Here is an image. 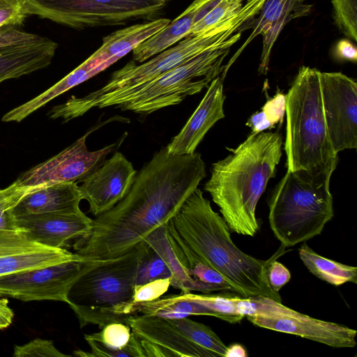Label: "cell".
<instances>
[{
	"label": "cell",
	"mask_w": 357,
	"mask_h": 357,
	"mask_svg": "<svg viewBox=\"0 0 357 357\" xmlns=\"http://www.w3.org/2000/svg\"><path fill=\"white\" fill-rule=\"evenodd\" d=\"M206 174L200 153L173 155L161 149L137 173L125 197L92 219L89 232L73 243L75 253L100 261L130 252L167 225Z\"/></svg>",
	"instance_id": "obj_1"
},
{
	"label": "cell",
	"mask_w": 357,
	"mask_h": 357,
	"mask_svg": "<svg viewBox=\"0 0 357 357\" xmlns=\"http://www.w3.org/2000/svg\"><path fill=\"white\" fill-rule=\"evenodd\" d=\"M167 231L178 238L202 261L220 273L242 297L282 298L270 287L269 264L285 252L281 245L268 259L261 260L241 250L231 238L222 216L197 188L167 223Z\"/></svg>",
	"instance_id": "obj_2"
},
{
	"label": "cell",
	"mask_w": 357,
	"mask_h": 357,
	"mask_svg": "<svg viewBox=\"0 0 357 357\" xmlns=\"http://www.w3.org/2000/svg\"><path fill=\"white\" fill-rule=\"evenodd\" d=\"M278 132L250 134L232 153L212 165L204 189L219 207L230 231L254 236L259 229L256 208L282 156Z\"/></svg>",
	"instance_id": "obj_3"
},
{
	"label": "cell",
	"mask_w": 357,
	"mask_h": 357,
	"mask_svg": "<svg viewBox=\"0 0 357 357\" xmlns=\"http://www.w3.org/2000/svg\"><path fill=\"white\" fill-rule=\"evenodd\" d=\"M336 167L287 171L268 201L273 234L286 247L319 235L334 215L330 181Z\"/></svg>",
	"instance_id": "obj_4"
},
{
	"label": "cell",
	"mask_w": 357,
	"mask_h": 357,
	"mask_svg": "<svg viewBox=\"0 0 357 357\" xmlns=\"http://www.w3.org/2000/svg\"><path fill=\"white\" fill-rule=\"evenodd\" d=\"M149 248L144 241L125 255L100 260L73 283L67 303L80 328H102L113 322L126 324L131 315L133 288L142 259Z\"/></svg>",
	"instance_id": "obj_5"
},
{
	"label": "cell",
	"mask_w": 357,
	"mask_h": 357,
	"mask_svg": "<svg viewBox=\"0 0 357 357\" xmlns=\"http://www.w3.org/2000/svg\"><path fill=\"white\" fill-rule=\"evenodd\" d=\"M320 72L301 66L286 94L287 171L317 170L337 164L324 114Z\"/></svg>",
	"instance_id": "obj_6"
},
{
	"label": "cell",
	"mask_w": 357,
	"mask_h": 357,
	"mask_svg": "<svg viewBox=\"0 0 357 357\" xmlns=\"http://www.w3.org/2000/svg\"><path fill=\"white\" fill-rule=\"evenodd\" d=\"M241 37L240 32L234 33L225 45L208 49L143 85L105 93L90 103L86 112L93 107L116 106L122 111L147 115L178 105L208 87L223 72V61Z\"/></svg>",
	"instance_id": "obj_7"
},
{
	"label": "cell",
	"mask_w": 357,
	"mask_h": 357,
	"mask_svg": "<svg viewBox=\"0 0 357 357\" xmlns=\"http://www.w3.org/2000/svg\"><path fill=\"white\" fill-rule=\"evenodd\" d=\"M241 27L236 25L210 35L185 38L176 45L140 65L130 61L114 71L104 86L82 98L70 97L64 103L53 107L51 115L53 119H61L64 122L82 116L86 113L88 105L101 96L143 85L208 49L225 45Z\"/></svg>",
	"instance_id": "obj_8"
},
{
	"label": "cell",
	"mask_w": 357,
	"mask_h": 357,
	"mask_svg": "<svg viewBox=\"0 0 357 357\" xmlns=\"http://www.w3.org/2000/svg\"><path fill=\"white\" fill-rule=\"evenodd\" d=\"M140 340L145 357L226 356L227 346L208 326L188 317L130 315L126 321Z\"/></svg>",
	"instance_id": "obj_9"
},
{
	"label": "cell",
	"mask_w": 357,
	"mask_h": 357,
	"mask_svg": "<svg viewBox=\"0 0 357 357\" xmlns=\"http://www.w3.org/2000/svg\"><path fill=\"white\" fill-rule=\"evenodd\" d=\"M169 0H26L29 15H36L73 29L123 24L152 19Z\"/></svg>",
	"instance_id": "obj_10"
},
{
	"label": "cell",
	"mask_w": 357,
	"mask_h": 357,
	"mask_svg": "<svg viewBox=\"0 0 357 357\" xmlns=\"http://www.w3.org/2000/svg\"><path fill=\"white\" fill-rule=\"evenodd\" d=\"M98 261H71L0 276V296L66 303L73 283Z\"/></svg>",
	"instance_id": "obj_11"
},
{
	"label": "cell",
	"mask_w": 357,
	"mask_h": 357,
	"mask_svg": "<svg viewBox=\"0 0 357 357\" xmlns=\"http://www.w3.org/2000/svg\"><path fill=\"white\" fill-rule=\"evenodd\" d=\"M324 114L330 141L337 154L357 147V83L340 73L320 72Z\"/></svg>",
	"instance_id": "obj_12"
},
{
	"label": "cell",
	"mask_w": 357,
	"mask_h": 357,
	"mask_svg": "<svg viewBox=\"0 0 357 357\" xmlns=\"http://www.w3.org/2000/svg\"><path fill=\"white\" fill-rule=\"evenodd\" d=\"M89 133L56 155L22 173L16 181L31 189L59 183L81 182L103 162L115 146L113 144L89 151L86 145Z\"/></svg>",
	"instance_id": "obj_13"
},
{
	"label": "cell",
	"mask_w": 357,
	"mask_h": 357,
	"mask_svg": "<svg viewBox=\"0 0 357 357\" xmlns=\"http://www.w3.org/2000/svg\"><path fill=\"white\" fill-rule=\"evenodd\" d=\"M137 173L131 162L121 152H114L81 181L82 199L88 202L94 216L102 214L125 197Z\"/></svg>",
	"instance_id": "obj_14"
},
{
	"label": "cell",
	"mask_w": 357,
	"mask_h": 357,
	"mask_svg": "<svg viewBox=\"0 0 357 357\" xmlns=\"http://www.w3.org/2000/svg\"><path fill=\"white\" fill-rule=\"evenodd\" d=\"M71 261L91 260L37 243L20 231L0 229V276Z\"/></svg>",
	"instance_id": "obj_15"
},
{
	"label": "cell",
	"mask_w": 357,
	"mask_h": 357,
	"mask_svg": "<svg viewBox=\"0 0 357 357\" xmlns=\"http://www.w3.org/2000/svg\"><path fill=\"white\" fill-rule=\"evenodd\" d=\"M255 326L324 344L333 348H353L357 331L345 325L321 320L301 313L297 316L249 315Z\"/></svg>",
	"instance_id": "obj_16"
},
{
	"label": "cell",
	"mask_w": 357,
	"mask_h": 357,
	"mask_svg": "<svg viewBox=\"0 0 357 357\" xmlns=\"http://www.w3.org/2000/svg\"><path fill=\"white\" fill-rule=\"evenodd\" d=\"M306 0H266L260 10L259 17L252 22L253 30L244 43L225 66L222 77L229 68L240 56L243 50L259 35L263 38L259 73L266 75L268 70L272 48L284 26L293 19L305 16L312 6Z\"/></svg>",
	"instance_id": "obj_17"
},
{
	"label": "cell",
	"mask_w": 357,
	"mask_h": 357,
	"mask_svg": "<svg viewBox=\"0 0 357 357\" xmlns=\"http://www.w3.org/2000/svg\"><path fill=\"white\" fill-rule=\"evenodd\" d=\"M19 231L46 246L63 248L68 241L87 234L92 219L76 213H40L15 217Z\"/></svg>",
	"instance_id": "obj_18"
},
{
	"label": "cell",
	"mask_w": 357,
	"mask_h": 357,
	"mask_svg": "<svg viewBox=\"0 0 357 357\" xmlns=\"http://www.w3.org/2000/svg\"><path fill=\"white\" fill-rule=\"evenodd\" d=\"M223 79L218 76L210 83L194 113L165 147L168 153L184 155L195 152L206 132L225 117Z\"/></svg>",
	"instance_id": "obj_19"
},
{
	"label": "cell",
	"mask_w": 357,
	"mask_h": 357,
	"mask_svg": "<svg viewBox=\"0 0 357 357\" xmlns=\"http://www.w3.org/2000/svg\"><path fill=\"white\" fill-rule=\"evenodd\" d=\"M82 197L78 183L68 182L35 188L26 194L15 206V217L40 213H76L81 212Z\"/></svg>",
	"instance_id": "obj_20"
},
{
	"label": "cell",
	"mask_w": 357,
	"mask_h": 357,
	"mask_svg": "<svg viewBox=\"0 0 357 357\" xmlns=\"http://www.w3.org/2000/svg\"><path fill=\"white\" fill-rule=\"evenodd\" d=\"M57 47L58 44L47 38L37 43L0 47V83L46 68Z\"/></svg>",
	"instance_id": "obj_21"
},
{
	"label": "cell",
	"mask_w": 357,
	"mask_h": 357,
	"mask_svg": "<svg viewBox=\"0 0 357 357\" xmlns=\"http://www.w3.org/2000/svg\"><path fill=\"white\" fill-rule=\"evenodd\" d=\"M116 61L114 59H110L102 63H98L89 57L82 64L50 89L5 114L2 117V121H22L52 99L91 78Z\"/></svg>",
	"instance_id": "obj_22"
},
{
	"label": "cell",
	"mask_w": 357,
	"mask_h": 357,
	"mask_svg": "<svg viewBox=\"0 0 357 357\" xmlns=\"http://www.w3.org/2000/svg\"><path fill=\"white\" fill-rule=\"evenodd\" d=\"M101 328L98 333L84 335L91 357H145L140 340L128 324L113 322Z\"/></svg>",
	"instance_id": "obj_23"
},
{
	"label": "cell",
	"mask_w": 357,
	"mask_h": 357,
	"mask_svg": "<svg viewBox=\"0 0 357 357\" xmlns=\"http://www.w3.org/2000/svg\"><path fill=\"white\" fill-rule=\"evenodd\" d=\"M169 22L168 18H158L117 30L104 37L101 46L89 57L98 63L110 59L117 61Z\"/></svg>",
	"instance_id": "obj_24"
},
{
	"label": "cell",
	"mask_w": 357,
	"mask_h": 357,
	"mask_svg": "<svg viewBox=\"0 0 357 357\" xmlns=\"http://www.w3.org/2000/svg\"><path fill=\"white\" fill-rule=\"evenodd\" d=\"M167 263L171 271V286L181 292L200 291L210 294L213 291H234L229 285L210 284L190 276L183 269L171 245L167 225L156 229L144 240Z\"/></svg>",
	"instance_id": "obj_25"
},
{
	"label": "cell",
	"mask_w": 357,
	"mask_h": 357,
	"mask_svg": "<svg viewBox=\"0 0 357 357\" xmlns=\"http://www.w3.org/2000/svg\"><path fill=\"white\" fill-rule=\"evenodd\" d=\"M202 0L193 2L162 30L132 50L133 61L143 63L186 38L195 20Z\"/></svg>",
	"instance_id": "obj_26"
},
{
	"label": "cell",
	"mask_w": 357,
	"mask_h": 357,
	"mask_svg": "<svg viewBox=\"0 0 357 357\" xmlns=\"http://www.w3.org/2000/svg\"><path fill=\"white\" fill-rule=\"evenodd\" d=\"M131 315H143L167 319H181L190 315L213 316L211 310L186 299L183 294H169L145 303L135 304Z\"/></svg>",
	"instance_id": "obj_27"
},
{
	"label": "cell",
	"mask_w": 357,
	"mask_h": 357,
	"mask_svg": "<svg viewBox=\"0 0 357 357\" xmlns=\"http://www.w3.org/2000/svg\"><path fill=\"white\" fill-rule=\"evenodd\" d=\"M298 255L308 271L323 281L335 286L346 282L357 283V268L355 266L326 258L305 243L299 248Z\"/></svg>",
	"instance_id": "obj_28"
},
{
	"label": "cell",
	"mask_w": 357,
	"mask_h": 357,
	"mask_svg": "<svg viewBox=\"0 0 357 357\" xmlns=\"http://www.w3.org/2000/svg\"><path fill=\"white\" fill-rule=\"evenodd\" d=\"M167 232L169 241L177 259L190 276L210 284L231 286L220 273L202 261L178 238Z\"/></svg>",
	"instance_id": "obj_29"
},
{
	"label": "cell",
	"mask_w": 357,
	"mask_h": 357,
	"mask_svg": "<svg viewBox=\"0 0 357 357\" xmlns=\"http://www.w3.org/2000/svg\"><path fill=\"white\" fill-rule=\"evenodd\" d=\"M182 293L186 299L197 303L211 310L213 317L230 324L240 322L244 318L237 311L235 295Z\"/></svg>",
	"instance_id": "obj_30"
},
{
	"label": "cell",
	"mask_w": 357,
	"mask_h": 357,
	"mask_svg": "<svg viewBox=\"0 0 357 357\" xmlns=\"http://www.w3.org/2000/svg\"><path fill=\"white\" fill-rule=\"evenodd\" d=\"M236 309L243 317L249 315L297 316L301 312L294 310L271 298L266 296L242 297L235 296Z\"/></svg>",
	"instance_id": "obj_31"
},
{
	"label": "cell",
	"mask_w": 357,
	"mask_h": 357,
	"mask_svg": "<svg viewBox=\"0 0 357 357\" xmlns=\"http://www.w3.org/2000/svg\"><path fill=\"white\" fill-rule=\"evenodd\" d=\"M32 190L20 185L17 181L0 189V229L19 231L13 211L21 199Z\"/></svg>",
	"instance_id": "obj_32"
},
{
	"label": "cell",
	"mask_w": 357,
	"mask_h": 357,
	"mask_svg": "<svg viewBox=\"0 0 357 357\" xmlns=\"http://www.w3.org/2000/svg\"><path fill=\"white\" fill-rule=\"evenodd\" d=\"M172 271L165 260L149 247L144 255L136 278L135 284L155 280L171 278Z\"/></svg>",
	"instance_id": "obj_33"
},
{
	"label": "cell",
	"mask_w": 357,
	"mask_h": 357,
	"mask_svg": "<svg viewBox=\"0 0 357 357\" xmlns=\"http://www.w3.org/2000/svg\"><path fill=\"white\" fill-rule=\"evenodd\" d=\"M334 20L340 30L357 41V0H332Z\"/></svg>",
	"instance_id": "obj_34"
},
{
	"label": "cell",
	"mask_w": 357,
	"mask_h": 357,
	"mask_svg": "<svg viewBox=\"0 0 357 357\" xmlns=\"http://www.w3.org/2000/svg\"><path fill=\"white\" fill-rule=\"evenodd\" d=\"M14 357H69L56 348L52 340L34 339L23 345H15Z\"/></svg>",
	"instance_id": "obj_35"
},
{
	"label": "cell",
	"mask_w": 357,
	"mask_h": 357,
	"mask_svg": "<svg viewBox=\"0 0 357 357\" xmlns=\"http://www.w3.org/2000/svg\"><path fill=\"white\" fill-rule=\"evenodd\" d=\"M170 286L171 278L135 284L133 288L132 307L135 304L151 301L161 297L167 291Z\"/></svg>",
	"instance_id": "obj_36"
},
{
	"label": "cell",
	"mask_w": 357,
	"mask_h": 357,
	"mask_svg": "<svg viewBox=\"0 0 357 357\" xmlns=\"http://www.w3.org/2000/svg\"><path fill=\"white\" fill-rule=\"evenodd\" d=\"M28 15L26 0H0V28L20 25Z\"/></svg>",
	"instance_id": "obj_37"
},
{
	"label": "cell",
	"mask_w": 357,
	"mask_h": 357,
	"mask_svg": "<svg viewBox=\"0 0 357 357\" xmlns=\"http://www.w3.org/2000/svg\"><path fill=\"white\" fill-rule=\"evenodd\" d=\"M45 37L19 30L14 26L0 28V47L16 44L37 43Z\"/></svg>",
	"instance_id": "obj_38"
},
{
	"label": "cell",
	"mask_w": 357,
	"mask_h": 357,
	"mask_svg": "<svg viewBox=\"0 0 357 357\" xmlns=\"http://www.w3.org/2000/svg\"><path fill=\"white\" fill-rule=\"evenodd\" d=\"M261 110L266 114L272 128L279 122L281 124L286 112V94L278 92L266 102Z\"/></svg>",
	"instance_id": "obj_39"
},
{
	"label": "cell",
	"mask_w": 357,
	"mask_h": 357,
	"mask_svg": "<svg viewBox=\"0 0 357 357\" xmlns=\"http://www.w3.org/2000/svg\"><path fill=\"white\" fill-rule=\"evenodd\" d=\"M267 278L271 288L278 292L291 279L289 271L281 263L273 261L267 269Z\"/></svg>",
	"instance_id": "obj_40"
},
{
	"label": "cell",
	"mask_w": 357,
	"mask_h": 357,
	"mask_svg": "<svg viewBox=\"0 0 357 357\" xmlns=\"http://www.w3.org/2000/svg\"><path fill=\"white\" fill-rule=\"evenodd\" d=\"M335 56L340 60L356 63L357 61V50L349 40L342 39L336 45Z\"/></svg>",
	"instance_id": "obj_41"
},
{
	"label": "cell",
	"mask_w": 357,
	"mask_h": 357,
	"mask_svg": "<svg viewBox=\"0 0 357 357\" xmlns=\"http://www.w3.org/2000/svg\"><path fill=\"white\" fill-rule=\"evenodd\" d=\"M245 125L251 128V134L255 135L273 128L270 121L262 110L253 114L245 123Z\"/></svg>",
	"instance_id": "obj_42"
},
{
	"label": "cell",
	"mask_w": 357,
	"mask_h": 357,
	"mask_svg": "<svg viewBox=\"0 0 357 357\" xmlns=\"http://www.w3.org/2000/svg\"><path fill=\"white\" fill-rule=\"evenodd\" d=\"M14 312L6 298H0V330L8 328L13 322Z\"/></svg>",
	"instance_id": "obj_43"
},
{
	"label": "cell",
	"mask_w": 357,
	"mask_h": 357,
	"mask_svg": "<svg viewBox=\"0 0 357 357\" xmlns=\"http://www.w3.org/2000/svg\"><path fill=\"white\" fill-rule=\"evenodd\" d=\"M247 353L241 344H235L227 347L225 357H245Z\"/></svg>",
	"instance_id": "obj_44"
}]
</instances>
